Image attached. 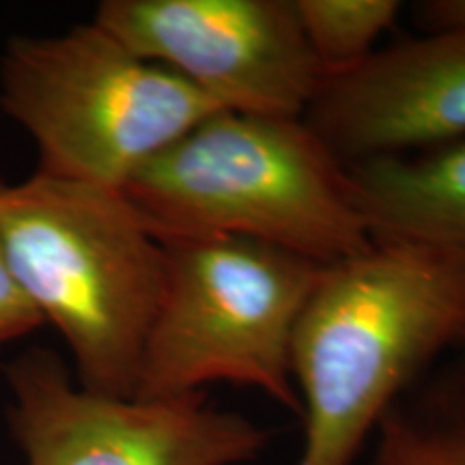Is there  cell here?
<instances>
[{
  "mask_svg": "<svg viewBox=\"0 0 465 465\" xmlns=\"http://www.w3.org/2000/svg\"><path fill=\"white\" fill-rule=\"evenodd\" d=\"M449 351H465L463 261L371 242L325 267L291 342L295 465H358L383 416Z\"/></svg>",
  "mask_w": 465,
  "mask_h": 465,
  "instance_id": "obj_1",
  "label": "cell"
},
{
  "mask_svg": "<svg viewBox=\"0 0 465 465\" xmlns=\"http://www.w3.org/2000/svg\"><path fill=\"white\" fill-rule=\"evenodd\" d=\"M121 192L162 243L240 237L334 265L373 242L347 166L304 119L220 110Z\"/></svg>",
  "mask_w": 465,
  "mask_h": 465,
  "instance_id": "obj_2",
  "label": "cell"
},
{
  "mask_svg": "<svg viewBox=\"0 0 465 465\" xmlns=\"http://www.w3.org/2000/svg\"><path fill=\"white\" fill-rule=\"evenodd\" d=\"M0 240L28 302L65 341L75 381L136 397L166 250L124 192L39 171L0 179Z\"/></svg>",
  "mask_w": 465,
  "mask_h": 465,
  "instance_id": "obj_3",
  "label": "cell"
},
{
  "mask_svg": "<svg viewBox=\"0 0 465 465\" xmlns=\"http://www.w3.org/2000/svg\"><path fill=\"white\" fill-rule=\"evenodd\" d=\"M0 108L37 144L39 173L113 190L220 113L95 22L9 39L0 56Z\"/></svg>",
  "mask_w": 465,
  "mask_h": 465,
  "instance_id": "obj_4",
  "label": "cell"
},
{
  "mask_svg": "<svg viewBox=\"0 0 465 465\" xmlns=\"http://www.w3.org/2000/svg\"><path fill=\"white\" fill-rule=\"evenodd\" d=\"M162 246L164 293L136 397H185L213 383H235L300 416L291 342L328 265L240 237Z\"/></svg>",
  "mask_w": 465,
  "mask_h": 465,
  "instance_id": "obj_5",
  "label": "cell"
},
{
  "mask_svg": "<svg viewBox=\"0 0 465 465\" xmlns=\"http://www.w3.org/2000/svg\"><path fill=\"white\" fill-rule=\"evenodd\" d=\"M9 427L26 465H243L270 431L207 392L171 399L84 391L63 358L35 347L7 366Z\"/></svg>",
  "mask_w": 465,
  "mask_h": 465,
  "instance_id": "obj_6",
  "label": "cell"
},
{
  "mask_svg": "<svg viewBox=\"0 0 465 465\" xmlns=\"http://www.w3.org/2000/svg\"><path fill=\"white\" fill-rule=\"evenodd\" d=\"M93 22L226 113L304 119L325 78L293 0H104Z\"/></svg>",
  "mask_w": 465,
  "mask_h": 465,
  "instance_id": "obj_7",
  "label": "cell"
},
{
  "mask_svg": "<svg viewBox=\"0 0 465 465\" xmlns=\"http://www.w3.org/2000/svg\"><path fill=\"white\" fill-rule=\"evenodd\" d=\"M304 124L345 166L465 141V35H416L325 74Z\"/></svg>",
  "mask_w": 465,
  "mask_h": 465,
  "instance_id": "obj_8",
  "label": "cell"
},
{
  "mask_svg": "<svg viewBox=\"0 0 465 465\" xmlns=\"http://www.w3.org/2000/svg\"><path fill=\"white\" fill-rule=\"evenodd\" d=\"M347 171L371 240L414 243L465 263V141Z\"/></svg>",
  "mask_w": 465,
  "mask_h": 465,
  "instance_id": "obj_9",
  "label": "cell"
},
{
  "mask_svg": "<svg viewBox=\"0 0 465 465\" xmlns=\"http://www.w3.org/2000/svg\"><path fill=\"white\" fill-rule=\"evenodd\" d=\"M358 465H465V356L383 416Z\"/></svg>",
  "mask_w": 465,
  "mask_h": 465,
  "instance_id": "obj_10",
  "label": "cell"
},
{
  "mask_svg": "<svg viewBox=\"0 0 465 465\" xmlns=\"http://www.w3.org/2000/svg\"><path fill=\"white\" fill-rule=\"evenodd\" d=\"M295 15L325 74L358 65L401 14L399 0H293Z\"/></svg>",
  "mask_w": 465,
  "mask_h": 465,
  "instance_id": "obj_11",
  "label": "cell"
},
{
  "mask_svg": "<svg viewBox=\"0 0 465 465\" xmlns=\"http://www.w3.org/2000/svg\"><path fill=\"white\" fill-rule=\"evenodd\" d=\"M44 325L11 270L0 240V351Z\"/></svg>",
  "mask_w": 465,
  "mask_h": 465,
  "instance_id": "obj_12",
  "label": "cell"
},
{
  "mask_svg": "<svg viewBox=\"0 0 465 465\" xmlns=\"http://www.w3.org/2000/svg\"><path fill=\"white\" fill-rule=\"evenodd\" d=\"M411 14L420 35H465V0H422Z\"/></svg>",
  "mask_w": 465,
  "mask_h": 465,
  "instance_id": "obj_13",
  "label": "cell"
}]
</instances>
